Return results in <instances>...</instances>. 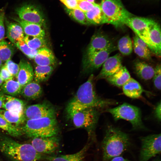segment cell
I'll return each mask as SVG.
<instances>
[{
  "label": "cell",
  "mask_w": 161,
  "mask_h": 161,
  "mask_svg": "<svg viewBox=\"0 0 161 161\" xmlns=\"http://www.w3.org/2000/svg\"><path fill=\"white\" fill-rule=\"evenodd\" d=\"M161 65H157L154 68V72L153 77L155 87L158 90L161 89Z\"/></svg>",
  "instance_id": "cell-37"
},
{
  "label": "cell",
  "mask_w": 161,
  "mask_h": 161,
  "mask_svg": "<svg viewBox=\"0 0 161 161\" xmlns=\"http://www.w3.org/2000/svg\"><path fill=\"white\" fill-rule=\"evenodd\" d=\"M122 66V57L120 54L117 53L109 57L102 65V68L96 79H106L117 72Z\"/></svg>",
  "instance_id": "cell-15"
},
{
  "label": "cell",
  "mask_w": 161,
  "mask_h": 161,
  "mask_svg": "<svg viewBox=\"0 0 161 161\" xmlns=\"http://www.w3.org/2000/svg\"><path fill=\"white\" fill-rule=\"evenodd\" d=\"M12 18L21 27L26 35L43 37H45V31L41 25L24 21L18 18Z\"/></svg>",
  "instance_id": "cell-17"
},
{
  "label": "cell",
  "mask_w": 161,
  "mask_h": 161,
  "mask_svg": "<svg viewBox=\"0 0 161 161\" xmlns=\"http://www.w3.org/2000/svg\"><path fill=\"white\" fill-rule=\"evenodd\" d=\"M123 93L128 97L137 99L140 98L145 92L140 83L131 78L122 86Z\"/></svg>",
  "instance_id": "cell-19"
},
{
  "label": "cell",
  "mask_w": 161,
  "mask_h": 161,
  "mask_svg": "<svg viewBox=\"0 0 161 161\" xmlns=\"http://www.w3.org/2000/svg\"><path fill=\"white\" fill-rule=\"evenodd\" d=\"M18 65L19 70L16 78L17 81L23 87L33 80L34 71L31 63L24 59H21Z\"/></svg>",
  "instance_id": "cell-16"
},
{
  "label": "cell",
  "mask_w": 161,
  "mask_h": 161,
  "mask_svg": "<svg viewBox=\"0 0 161 161\" xmlns=\"http://www.w3.org/2000/svg\"><path fill=\"white\" fill-rule=\"evenodd\" d=\"M42 93L39 84L32 80L22 87L20 94L27 100H34L39 98Z\"/></svg>",
  "instance_id": "cell-21"
},
{
  "label": "cell",
  "mask_w": 161,
  "mask_h": 161,
  "mask_svg": "<svg viewBox=\"0 0 161 161\" xmlns=\"http://www.w3.org/2000/svg\"><path fill=\"white\" fill-rule=\"evenodd\" d=\"M24 40L31 48L38 50L47 47V42L44 37L25 35Z\"/></svg>",
  "instance_id": "cell-32"
},
{
  "label": "cell",
  "mask_w": 161,
  "mask_h": 161,
  "mask_svg": "<svg viewBox=\"0 0 161 161\" xmlns=\"http://www.w3.org/2000/svg\"><path fill=\"white\" fill-rule=\"evenodd\" d=\"M34 59L36 64L39 66H53L56 61L53 52L47 47L38 50Z\"/></svg>",
  "instance_id": "cell-20"
},
{
  "label": "cell",
  "mask_w": 161,
  "mask_h": 161,
  "mask_svg": "<svg viewBox=\"0 0 161 161\" xmlns=\"http://www.w3.org/2000/svg\"><path fill=\"white\" fill-rule=\"evenodd\" d=\"M130 144L127 134L118 128L109 125L102 142L103 161H108L119 156L128 149Z\"/></svg>",
  "instance_id": "cell-2"
},
{
  "label": "cell",
  "mask_w": 161,
  "mask_h": 161,
  "mask_svg": "<svg viewBox=\"0 0 161 161\" xmlns=\"http://www.w3.org/2000/svg\"><path fill=\"white\" fill-rule=\"evenodd\" d=\"M26 105L25 102L21 100L4 94L2 108L12 112L23 114Z\"/></svg>",
  "instance_id": "cell-18"
},
{
  "label": "cell",
  "mask_w": 161,
  "mask_h": 161,
  "mask_svg": "<svg viewBox=\"0 0 161 161\" xmlns=\"http://www.w3.org/2000/svg\"><path fill=\"white\" fill-rule=\"evenodd\" d=\"M23 114L26 121L44 117H56V111L50 105L43 103L26 106Z\"/></svg>",
  "instance_id": "cell-12"
},
{
  "label": "cell",
  "mask_w": 161,
  "mask_h": 161,
  "mask_svg": "<svg viewBox=\"0 0 161 161\" xmlns=\"http://www.w3.org/2000/svg\"><path fill=\"white\" fill-rule=\"evenodd\" d=\"M0 117L9 123L16 127L25 121L24 114L0 109Z\"/></svg>",
  "instance_id": "cell-30"
},
{
  "label": "cell",
  "mask_w": 161,
  "mask_h": 161,
  "mask_svg": "<svg viewBox=\"0 0 161 161\" xmlns=\"http://www.w3.org/2000/svg\"><path fill=\"white\" fill-rule=\"evenodd\" d=\"M155 21L150 18L133 16L127 20L125 25L146 43L150 51L158 56L156 49L151 40L149 31V26Z\"/></svg>",
  "instance_id": "cell-8"
},
{
  "label": "cell",
  "mask_w": 161,
  "mask_h": 161,
  "mask_svg": "<svg viewBox=\"0 0 161 161\" xmlns=\"http://www.w3.org/2000/svg\"><path fill=\"white\" fill-rule=\"evenodd\" d=\"M135 72L140 78L145 80L152 78L154 72V68L145 62L137 61L134 64Z\"/></svg>",
  "instance_id": "cell-24"
},
{
  "label": "cell",
  "mask_w": 161,
  "mask_h": 161,
  "mask_svg": "<svg viewBox=\"0 0 161 161\" xmlns=\"http://www.w3.org/2000/svg\"><path fill=\"white\" fill-rule=\"evenodd\" d=\"M13 45L4 39L0 41V59L3 62L11 59L14 52Z\"/></svg>",
  "instance_id": "cell-31"
},
{
  "label": "cell",
  "mask_w": 161,
  "mask_h": 161,
  "mask_svg": "<svg viewBox=\"0 0 161 161\" xmlns=\"http://www.w3.org/2000/svg\"><path fill=\"white\" fill-rule=\"evenodd\" d=\"M94 80L93 75L91 74L87 80L80 86L74 97L69 102L66 108L68 118L70 119L76 112L87 108L106 109L116 103L113 100L103 98L97 94Z\"/></svg>",
  "instance_id": "cell-1"
},
{
  "label": "cell",
  "mask_w": 161,
  "mask_h": 161,
  "mask_svg": "<svg viewBox=\"0 0 161 161\" xmlns=\"http://www.w3.org/2000/svg\"><path fill=\"white\" fill-rule=\"evenodd\" d=\"M7 25V36L12 44H14L17 41L24 39V33L18 24L8 22Z\"/></svg>",
  "instance_id": "cell-25"
},
{
  "label": "cell",
  "mask_w": 161,
  "mask_h": 161,
  "mask_svg": "<svg viewBox=\"0 0 161 161\" xmlns=\"http://www.w3.org/2000/svg\"><path fill=\"white\" fill-rule=\"evenodd\" d=\"M132 45L131 40L128 35L123 36L119 40L117 47Z\"/></svg>",
  "instance_id": "cell-41"
},
{
  "label": "cell",
  "mask_w": 161,
  "mask_h": 161,
  "mask_svg": "<svg viewBox=\"0 0 161 161\" xmlns=\"http://www.w3.org/2000/svg\"><path fill=\"white\" fill-rule=\"evenodd\" d=\"M4 11L1 10L0 12V22L4 20Z\"/></svg>",
  "instance_id": "cell-49"
},
{
  "label": "cell",
  "mask_w": 161,
  "mask_h": 161,
  "mask_svg": "<svg viewBox=\"0 0 161 161\" xmlns=\"http://www.w3.org/2000/svg\"><path fill=\"white\" fill-rule=\"evenodd\" d=\"M0 150L15 161H37L43 158L31 144L20 143L7 137L0 139Z\"/></svg>",
  "instance_id": "cell-3"
},
{
  "label": "cell",
  "mask_w": 161,
  "mask_h": 161,
  "mask_svg": "<svg viewBox=\"0 0 161 161\" xmlns=\"http://www.w3.org/2000/svg\"><path fill=\"white\" fill-rule=\"evenodd\" d=\"M4 94L0 91V109L2 108Z\"/></svg>",
  "instance_id": "cell-48"
},
{
  "label": "cell",
  "mask_w": 161,
  "mask_h": 161,
  "mask_svg": "<svg viewBox=\"0 0 161 161\" xmlns=\"http://www.w3.org/2000/svg\"><path fill=\"white\" fill-rule=\"evenodd\" d=\"M4 81L2 80L0 76V87L1 86L2 84L3 83H4Z\"/></svg>",
  "instance_id": "cell-51"
},
{
  "label": "cell",
  "mask_w": 161,
  "mask_h": 161,
  "mask_svg": "<svg viewBox=\"0 0 161 161\" xmlns=\"http://www.w3.org/2000/svg\"><path fill=\"white\" fill-rule=\"evenodd\" d=\"M78 1V8L85 13L92 9L96 5L86 0Z\"/></svg>",
  "instance_id": "cell-39"
},
{
  "label": "cell",
  "mask_w": 161,
  "mask_h": 161,
  "mask_svg": "<svg viewBox=\"0 0 161 161\" xmlns=\"http://www.w3.org/2000/svg\"><path fill=\"white\" fill-rule=\"evenodd\" d=\"M105 111L110 113L115 121L123 119L129 121L134 130L145 128L142 120L141 111L136 106L124 103L114 108H107Z\"/></svg>",
  "instance_id": "cell-6"
},
{
  "label": "cell",
  "mask_w": 161,
  "mask_h": 161,
  "mask_svg": "<svg viewBox=\"0 0 161 161\" xmlns=\"http://www.w3.org/2000/svg\"><path fill=\"white\" fill-rule=\"evenodd\" d=\"M161 134L149 135L140 137L141 148L139 161H148L161 153Z\"/></svg>",
  "instance_id": "cell-9"
},
{
  "label": "cell",
  "mask_w": 161,
  "mask_h": 161,
  "mask_svg": "<svg viewBox=\"0 0 161 161\" xmlns=\"http://www.w3.org/2000/svg\"><path fill=\"white\" fill-rule=\"evenodd\" d=\"M110 161H130L123 157L118 156L114 157Z\"/></svg>",
  "instance_id": "cell-47"
},
{
  "label": "cell",
  "mask_w": 161,
  "mask_h": 161,
  "mask_svg": "<svg viewBox=\"0 0 161 161\" xmlns=\"http://www.w3.org/2000/svg\"><path fill=\"white\" fill-rule=\"evenodd\" d=\"M0 129L5 131L10 135L14 137H18L22 134L19 127L9 123L1 117Z\"/></svg>",
  "instance_id": "cell-34"
},
{
  "label": "cell",
  "mask_w": 161,
  "mask_h": 161,
  "mask_svg": "<svg viewBox=\"0 0 161 161\" xmlns=\"http://www.w3.org/2000/svg\"><path fill=\"white\" fill-rule=\"evenodd\" d=\"M89 144H86L80 151L75 153L57 156H49L45 159L48 161H85V158Z\"/></svg>",
  "instance_id": "cell-23"
},
{
  "label": "cell",
  "mask_w": 161,
  "mask_h": 161,
  "mask_svg": "<svg viewBox=\"0 0 161 161\" xmlns=\"http://www.w3.org/2000/svg\"><path fill=\"white\" fill-rule=\"evenodd\" d=\"M3 66V62L0 59V69Z\"/></svg>",
  "instance_id": "cell-52"
},
{
  "label": "cell",
  "mask_w": 161,
  "mask_h": 161,
  "mask_svg": "<svg viewBox=\"0 0 161 161\" xmlns=\"http://www.w3.org/2000/svg\"><path fill=\"white\" fill-rule=\"evenodd\" d=\"M0 76L4 82L12 79L14 77L4 65L0 69Z\"/></svg>",
  "instance_id": "cell-40"
},
{
  "label": "cell",
  "mask_w": 161,
  "mask_h": 161,
  "mask_svg": "<svg viewBox=\"0 0 161 161\" xmlns=\"http://www.w3.org/2000/svg\"><path fill=\"white\" fill-rule=\"evenodd\" d=\"M14 45L30 59H34L38 50L30 48L25 42L24 39L17 41Z\"/></svg>",
  "instance_id": "cell-35"
},
{
  "label": "cell",
  "mask_w": 161,
  "mask_h": 161,
  "mask_svg": "<svg viewBox=\"0 0 161 161\" xmlns=\"http://www.w3.org/2000/svg\"><path fill=\"white\" fill-rule=\"evenodd\" d=\"M100 5L106 23L116 28L125 25L127 20L133 16L125 8L120 0H102Z\"/></svg>",
  "instance_id": "cell-5"
},
{
  "label": "cell",
  "mask_w": 161,
  "mask_h": 161,
  "mask_svg": "<svg viewBox=\"0 0 161 161\" xmlns=\"http://www.w3.org/2000/svg\"><path fill=\"white\" fill-rule=\"evenodd\" d=\"M131 78L128 71L122 66L115 73L106 79L110 84L115 86H122Z\"/></svg>",
  "instance_id": "cell-22"
},
{
  "label": "cell",
  "mask_w": 161,
  "mask_h": 161,
  "mask_svg": "<svg viewBox=\"0 0 161 161\" xmlns=\"http://www.w3.org/2000/svg\"><path fill=\"white\" fill-rule=\"evenodd\" d=\"M53 66L37 65L34 71V81L39 83L47 80L52 73Z\"/></svg>",
  "instance_id": "cell-29"
},
{
  "label": "cell",
  "mask_w": 161,
  "mask_h": 161,
  "mask_svg": "<svg viewBox=\"0 0 161 161\" xmlns=\"http://www.w3.org/2000/svg\"><path fill=\"white\" fill-rule=\"evenodd\" d=\"M114 44L104 49L91 54H85L83 61V70L89 73L100 67L112 52L117 49Z\"/></svg>",
  "instance_id": "cell-10"
},
{
  "label": "cell",
  "mask_w": 161,
  "mask_h": 161,
  "mask_svg": "<svg viewBox=\"0 0 161 161\" xmlns=\"http://www.w3.org/2000/svg\"><path fill=\"white\" fill-rule=\"evenodd\" d=\"M66 12L73 19L84 25H89L85 12L78 8L70 9L65 8Z\"/></svg>",
  "instance_id": "cell-33"
},
{
  "label": "cell",
  "mask_w": 161,
  "mask_h": 161,
  "mask_svg": "<svg viewBox=\"0 0 161 161\" xmlns=\"http://www.w3.org/2000/svg\"><path fill=\"white\" fill-rule=\"evenodd\" d=\"M36 151L41 154H51L56 151L60 145L57 135L32 138L31 144Z\"/></svg>",
  "instance_id": "cell-13"
},
{
  "label": "cell",
  "mask_w": 161,
  "mask_h": 161,
  "mask_svg": "<svg viewBox=\"0 0 161 161\" xmlns=\"http://www.w3.org/2000/svg\"><path fill=\"white\" fill-rule=\"evenodd\" d=\"M161 103L160 101L157 104L154 112V115L157 119L159 121H161Z\"/></svg>",
  "instance_id": "cell-45"
},
{
  "label": "cell",
  "mask_w": 161,
  "mask_h": 161,
  "mask_svg": "<svg viewBox=\"0 0 161 161\" xmlns=\"http://www.w3.org/2000/svg\"><path fill=\"white\" fill-rule=\"evenodd\" d=\"M88 1L91 3L95 5H100V4L98 2V0H86Z\"/></svg>",
  "instance_id": "cell-50"
},
{
  "label": "cell",
  "mask_w": 161,
  "mask_h": 161,
  "mask_svg": "<svg viewBox=\"0 0 161 161\" xmlns=\"http://www.w3.org/2000/svg\"><path fill=\"white\" fill-rule=\"evenodd\" d=\"M133 49L135 53L139 57L146 60L151 58V51H147L134 43Z\"/></svg>",
  "instance_id": "cell-38"
},
{
  "label": "cell",
  "mask_w": 161,
  "mask_h": 161,
  "mask_svg": "<svg viewBox=\"0 0 161 161\" xmlns=\"http://www.w3.org/2000/svg\"><path fill=\"white\" fill-rule=\"evenodd\" d=\"M5 34V29L4 20L0 22V41L4 39Z\"/></svg>",
  "instance_id": "cell-46"
},
{
  "label": "cell",
  "mask_w": 161,
  "mask_h": 161,
  "mask_svg": "<svg viewBox=\"0 0 161 161\" xmlns=\"http://www.w3.org/2000/svg\"><path fill=\"white\" fill-rule=\"evenodd\" d=\"M85 13L89 25L106 24L105 16L100 5H95L92 9Z\"/></svg>",
  "instance_id": "cell-26"
},
{
  "label": "cell",
  "mask_w": 161,
  "mask_h": 161,
  "mask_svg": "<svg viewBox=\"0 0 161 161\" xmlns=\"http://www.w3.org/2000/svg\"><path fill=\"white\" fill-rule=\"evenodd\" d=\"M18 18L24 21L45 26L46 21L40 10L36 6L30 4H23L15 10Z\"/></svg>",
  "instance_id": "cell-11"
},
{
  "label": "cell",
  "mask_w": 161,
  "mask_h": 161,
  "mask_svg": "<svg viewBox=\"0 0 161 161\" xmlns=\"http://www.w3.org/2000/svg\"><path fill=\"white\" fill-rule=\"evenodd\" d=\"M151 40L156 49L159 57L161 51V28L160 25L155 21L149 27Z\"/></svg>",
  "instance_id": "cell-28"
},
{
  "label": "cell",
  "mask_w": 161,
  "mask_h": 161,
  "mask_svg": "<svg viewBox=\"0 0 161 161\" xmlns=\"http://www.w3.org/2000/svg\"><path fill=\"white\" fill-rule=\"evenodd\" d=\"M113 44V42L107 35L101 31H99L92 36L86 54H91L104 49Z\"/></svg>",
  "instance_id": "cell-14"
},
{
  "label": "cell",
  "mask_w": 161,
  "mask_h": 161,
  "mask_svg": "<svg viewBox=\"0 0 161 161\" xmlns=\"http://www.w3.org/2000/svg\"><path fill=\"white\" fill-rule=\"evenodd\" d=\"M133 40L134 43L147 51H151L146 43L136 35L134 37Z\"/></svg>",
  "instance_id": "cell-43"
},
{
  "label": "cell",
  "mask_w": 161,
  "mask_h": 161,
  "mask_svg": "<svg viewBox=\"0 0 161 161\" xmlns=\"http://www.w3.org/2000/svg\"><path fill=\"white\" fill-rule=\"evenodd\" d=\"M154 161H160V159H157V160H156Z\"/></svg>",
  "instance_id": "cell-53"
},
{
  "label": "cell",
  "mask_w": 161,
  "mask_h": 161,
  "mask_svg": "<svg viewBox=\"0 0 161 161\" xmlns=\"http://www.w3.org/2000/svg\"><path fill=\"white\" fill-rule=\"evenodd\" d=\"M22 88L17 80L12 79L4 82L0 87V91L5 95L14 97L20 94Z\"/></svg>",
  "instance_id": "cell-27"
},
{
  "label": "cell",
  "mask_w": 161,
  "mask_h": 161,
  "mask_svg": "<svg viewBox=\"0 0 161 161\" xmlns=\"http://www.w3.org/2000/svg\"><path fill=\"white\" fill-rule=\"evenodd\" d=\"M66 6V8L70 9L78 8V0H60Z\"/></svg>",
  "instance_id": "cell-42"
},
{
  "label": "cell",
  "mask_w": 161,
  "mask_h": 161,
  "mask_svg": "<svg viewBox=\"0 0 161 161\" xmlns=\"http://www.w3.org/2000/svg\"><path fill=\"white\" fill-rule=\"evenodd\" d=\"M117 48L121 53L124 55H130L132 52L133 50L132 45L118 47Z\"/></svg>",
  "instance_id": "cell-44"
},
{
  "label": "cell",
  "mask_w": 161,
  "mask_h": 161,
  "mask_svg": "<svg viewBox=\"0 0 161 161\" xmlns=\"http://www.w3.org/2000/svg\"><path fill=\"white\" fill-rule=\"evenodd\" d=\"M4 65L13 77L16 78L19 70V66L11 59L5 62Z\"/></svg>",
  "instance_id": "cell-36"
},
{
  "label": "cell",
  "mask_w": 161,
  "mask_h": 161,
  "mask_svg": "<svg viewBox=\"0 0 161 161\" xmlns=\"http://www.w3.org/2000/svg\"><path fill=\"white\" fill-rule=\"evenodd\" d=\"M99 110L94 108H87L76 112L70 119L76 127L86 130L89 138H95V128L100 114Z\"/></svg>",
  "instance_id": "cell-7"
},
{
  "label": "cell",
  "mask_w": 161,
  "mask_h": 161,
  "mask_svg": "<svg viewBox=\"0 0 161 161\" xmlns=\"http://www.w3.org/2000/svg\"><path fill=\"white\" fill-rule=\"evenodd\" d=\"M19 128L22 134L32 138L57 135L59 131L56 117L27 120Z\"/></svg>",
  "instance_id": "cell-4"
}]
</instances>
